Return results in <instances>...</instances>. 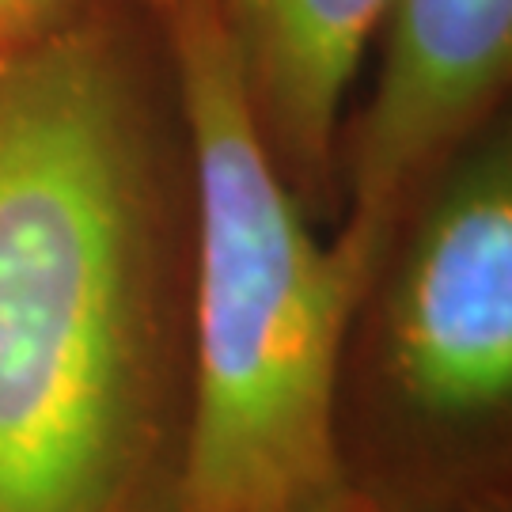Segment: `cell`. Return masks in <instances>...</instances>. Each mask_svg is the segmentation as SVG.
I'll return each instance as SVG.
<instances>
[{
	"mask_svg": "<svg viewBox=\"0 0 512 512\" xmlns=\"http://www.w3.org/2000/svg\"><path fill=\"white\" fill-rule=\"evenodd\" d=\"M148 137L99 0L0 54V512H164Z\"/></svg>",
	"mask_w": 512,
	"mask_h": 512,
	"instance_id": "obj_1",
	"label": "cell"
},
{
	"mask_svg": "<svg viewBox=\"0 0 512 512\" xmlns=\"http://www.w3.org/2000/svg\"><path fill=\"white\" fill-rule=\"evenodd\" d=\"M387 365L421 418L471 425L512 391V156L467 148L410 217L387 293Z\"/></svg>",
	"mask_w": 512,
	"mask_h": 512,
	"instance_id": "obj_4",
	"label": "cell"
},
{
	"mask_svg": "<svg viewBox=\"0 0 512 512\" xmlns=\"http://www.w3.org/2000/svg\"><path fill=\"white\" fill-rule=\"evenodd\" d=\"M281 512H387L384 505H376L372 497L357 494L349 482H342L338 490H330V494H319V497H308V501H300V505H289V509Z\"/></svg>",
	"mask_w": 512,
	"mask_h": 512,
	"instance_id": "obj_7",
	"label": "cell"
},
{
	"mask_svg": "<svg viewBox=\"0 0 512 512\" xmlns=\"http://www.w3.org/2000/svg\"><path fill=\"white\" fill-rule=\"evenodd\" d=\"M198 190L194 403L167 512H281L338 490V357L353 319L251 107L217 0H148Z\"/></svg>",
	"mask_w": 512,
	"mask_h": 512,
	"instance_id": "obj_2",
	"label": "cell"
},
{
	"mask_svg": "<svg viewBox=\"0 0 512 512\" xmlns=\"http://www.w3.org/2000/svg\"><path fill=\"white\" fill-rule=\"evenodd\" d=\"M84 0H0V54L50 35Z\"/></svg>",
	"mask_w": 512,
	"mask_h": 512,
	"instance_id": "obj_6",
	"label": "cell"
},
{
	"mask_svg": "<svg viewBox=\"0 0 512 512\" xmlns=\"http://www.w3.org/2000/svg\"><path fill=\"white\" fill-rule=\"evenodd\" d=\"M285 183L327 198L342 103L387 0H217Z\"/></svg>",
	"mask_w": 512,
	"mask_h": 512,
	"instance_id": "obj_5",
	"label": "cell"
},
{
	"mask_svg": "<svg viewBox=\"0 0 512 512\" xmlns=\"http://www.w3.org/2000/svg\"><path fill=\"white\" fill-rule=\"evenodd\" d=\"M376 92L349 141V213L330 243L361 308L425 194L456 164L512 73V0H387Z\"/></svg>",
	"mask_w": 512,
	"mask_h": 512,
	"instance_id": "obj_3",
	"label": "cell"
}]
</instances>
